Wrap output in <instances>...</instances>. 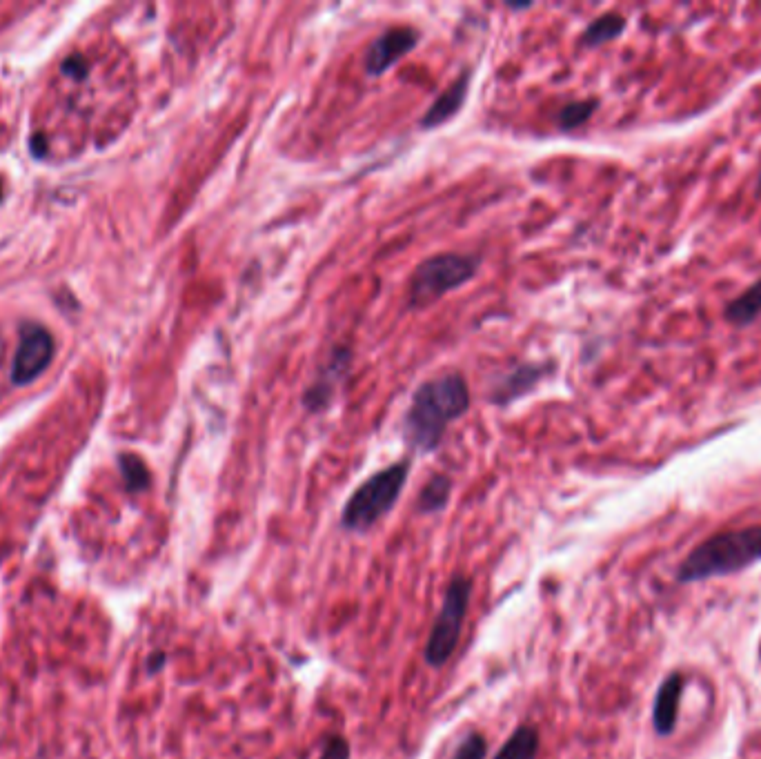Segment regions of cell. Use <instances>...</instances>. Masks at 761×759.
I'll return each instance as SVG.
<instances>
[{
  "label": "cell",
  "instance_id": "obj_1",
  "mask_svg": "<svg viewBox=\"0 0 761 759\" xmlns=\"http://www.w3.org/2000/svg\"><path fill=\"white\" fill-rule=\"evenodd\" d=\"M470 406V392L461 374H443L414 392L403 417V437L408 446L426 455L439 446L446 428Z\"/></svg>",
  "mask_w": 761,
  "mask_h": 759
},
{
  "label": "cell",
  "instance_id": "obj_2",
  "mask_svg": "<svg viewBox=\"0 0 761 759\" xmlns=\"http://www.w3.org/2000/svg\"><path fill=\"white\" fill-rule=\"evenodd\" d=\"M761 559V526L717 532L699 544L681 564L677 579L681 584L708 577L730 575L757 564Z\"/></svg>",
  "mask_w": 761,
  "mask_h": 759
},
{
  "label": "cell",
  "instance_id": "obj_3",
  "mask_svg": "<svg viewBox=\"0 0 761 759\" xmlns=\"http://www.w3.org/2000/svg\"><path fill=\"white\" fill-rule=\"evenodd\" d=\"M410 475V463L397 461L392 466L374 472L361 486L352 492L348 504L343 506L341 524L354 532L370 530L379 519H383L397 504L405 481Z\"/></svg>",
  "mask_w": 761,
  "mask_h": 759
},
{
  "label": "cell",
  "instance_id": "obj_4",
  "mask_svg": "<svg viewBox=\"0 0 761 759\" xmlns=\"http://www.w3.org/2000/svg\"><path fill=\"white\" fill-rule=\"evenodd\" d=\"M472 595V579L466 575H457L450 579L443 595V606L434 619L428 644H426V662L432 668H441L450 662V657L461 642L463 621L468 615Z\"/></svg>",
  "mask_w": 761,
  "mask_h": 759
},
{
  "label": "cell",
  "instance_id": "obj_5",
  "mask_svg": "<svg viewBox=\"0 0 761 759\" xmlns=\"http://www.w3.org/2000/svg\"><path fill=\"white\" fill-rule=\"evenodd\" d=\"M477 259L468 254H437L414 270L408 290L412 308L439 301L443 294L457 290L477 274Z\"/></svg>",
  "mask_w": 761,
  "mask_h": 759
},
{
  "label": "cell",
  "instance_id": "obj_6",
  "mask_svg": "<svg viewBox=\"0 0 761 759\" xmlns=\"http://www.w3.org/2000/svg\"><path fill=\"white\" fill-rule=\"evenodd\" d=\"M54 357V339L43 325L25 323L21 328V341L12 366V381L16 386H27L49 368Z\"/></svg>",
  "mask_w": 761,
  "mask_h": 759
},
{
  "label": "cell",
  "instance_id": "obj_7",
  "mask_svg": "<svg viewBox=\"0 0 761 759\" xmlns=\"http://www.w3.org/2000/svg\"><path fill=\"white\" fill-rule=\"evenodd\" d=\"M419 34L412 27H392L383 32L377 41L368 47L365 54V72L370 76H379L385 69H390L394 63L403 58L410 49L417 45Z\"/></svg>",
  "mask_w": 761,
  "mask_h": 759
},
{
  "label": "cell",
  "instance_id": "obj_8",
  "mask_svg": "<svg viewBox=\"0 0 761 759\" xmlns=\"http://www.w3.org/2000/svg\"><path fill=\"white\" fill-rule=\"evenodd\" d=\"M350 352L345 348L334 350L330 354V359L325 361L323 370L316 374V379L312 386L305 392V406H308L312 412H321L323 408L330 406L332 397L336 394V386L345 379V374L350 370Z\"/></svg>",
  "mask_w": 761,
  "mask_h": 759
},
{
  "label": "cell",
  "instance_id": "obj_9",
  "mask_svg": "<svg viewBox=\"0 0 761 759\" xmlns=\"http://www.w3.org/2000/svg\"><path fill=\"white\" fill-rule=\"evenodd\" d=\"M681 693H684V675H668L655 697V708H652V724L659 735H670L675 731Z\"/></svg>",
  "mask_w": 761,
  "mask_h": 759
},
{
  "label": "cell",
  "instance_id": "obj_10",
  "mask_svg": "<svg viewBox=\"0 0 761 759\" xmlns=\"http://www.w3.org/2000/svg\"><path fill=\"white\" fill-rule=\"evenodd\" d=\"M466 92H468V74H463L457 83H452L446 92H443L437 101L432 103L428 114L423 116V127L430 130V127H439L459 112V107L466 101Z\"/></svg>",
  "mask_w": 761,
  "mask_h": 759
},
{
  "label": "cell",
  "instance_id": "obj_11",
  "mask_svg": "<svg viewBox=\"0 0 761 759\" xmlns=\"http://www.w3.org/2000/svg\"><path fill=\"white\" fill-rule=\"evenodd\" d=\"M539 742L541 739L537 728L523 724L506 739V744L499 748L494 759H537Z\"/></svg>",
  "mask_w": 761,
  "mask_h": 759
},
{
  "label": "cell",
  "instance_id": "obj_12",
  "mask_svg": "<svg viewBox=\"0 0 761 759\" xmlns=\"http://www.w3.org/2000/svg\"><path fill=\"white\" fill-rule=\"evenodd\" d=\"M761 314V279L757 283L750 285L748 290L739 294L737 299L728 303L726 308V319L733 325H748L753 323Z\"/></svg>",
  "mask_w": 761,
  "mask_h": 759
},
{
  "label": "cell",
  "instance_id": "obj_13",
  "mask_svg": "<svg viewBox=\"0 0 761 759\" xmlns=\"http://www.w3.org/2000/svg\"><path fill=\"white\" fill-rule=\"evenodd\" d=\"M541 377V368L539 366H523L515 372H510L506 379H503L501 386L494 390L497 394H494V399H497L499 403H508L515 397H519V394H523L526 390H530L535 383L539 381Z\"/></svg>",
  "mask_w": 761,
  "mask_h": 759
},
{
  "label": "cell",
  "instance_id": "obj_14",
  "mask_svg": "<svg viewBox=\"0 0 761 759\" xmlns=\"http://www.w3.org/2000/svg\"><path fill=\"white\" fill-rule=\"evenodd\" d=\"M450 492H452V481L446 475H434L426 486H423L421 495H419V512L423 515H430V512H439L448 506L450 501Z\"/></svg>",
  "mask_w": 761,
  "mask_h": 759
},
{
  "label": "cell",
  "instance_id": "obj_15",
  "mask_svg": "<svg viewBox=\"0 0 761 759\" xmlns=\"http://www.w3.org/2000/svg\"><path fill=\"white\" fill-rule=\"evenodd\" d=\"M626 29V18L619 14H606L597 18L595 23H590L586 32H583V45L599 47L612 38H617Z\"/></svg>",
  "mask_w": 761,
  "mask_h": 759
},
{
  "label": "cell",
  "instance_id": "obj_16",
  "mask_svg": "<svg viewBox=\"0 0 761 759\" xmlns=\"http://www.w3.org/2000/svg\"><path fill=\"white\" fill-rule=\"evenodd\" d=\"M118 466H121L125 488L130 492H141L150 486V470H147L141 457L132 455V452H125V455L118 457Z\"/></svg>",
  "mask_w": 761,
  "mask_h": 759
},
{
  "label": "cell",
  "instance_id": "obj_17",
  "mask_svg": "<svg viewBox=\"0 0 761 759\" xmlns=\"http://www.w3.org/2000/svg\"><path fill=\"white\" fill-rule=\"evenodd\" d=\"M597 110V101H579V103H570L561 110L559 114V127L561 130H575V127L583 125L588 118L595 114Z\"/></svg>",
  "mask_w": 761,
  "mask_h": 759
},
{
  "label": "cell",
  "instance_id": "obj_18",
  "mask_svg": "<svg viewBox=\"0 0 761 759\" xmlns=\"http://www.w3.org/2000/svg\"><path fill=\"white\" fill-rule=\"evenodd\" d=\"M488 755V742L481 733L472 731L461 742L454 746V751L448 759H486Z\"/></svg>",
  "mask_w": 761,
  "mask_h": 759
},
{
  "label": "cell",
  "instance_id": "obj_19",
  "mask_svg": "<svg viewBox=\"0 0 761 759\" xmlns=\"http://www.w3.org/2000/svg\"><path fill=\"white\" fill-rule=\"evenodd\" d=\"M321 759H350V742L341 735L325 739Z\"/></svg>",
  "mask_w": 761,
  "mask_h": 759
},
{
  "label": "cell",
  "instance_id": "obj_20",
  "mask_svg": "<svg viewBox=\"0 0 761 759\" xmlns=\"http://www.w3.org/2000/svg\"><path fill=\"white\" fill-rule=\"evenodd\" d=\"M63 69H65V74H72L76 78H85L87 63L83 61L81 56H72V58H69V61L63 63Z\"/></svg>",
  "mask_w": 761,
  "mask_h": 759
},
{
  "label": "cell",
  "instance_id": "obj_21",
  "mask_svg": "<svg viewBox=\"0 0 761 759\" xmlns=\"http://www.w3.org/2000/svg\"><path fill=\"white\" fill-rule=\"evenodd\" d=\"M165 662H167L165 653H154L150 659H147V670H150V673H156V670H161L165 666Z\"/></svg>",
  "mask_w": 761,
  "mask_h": 759
},
{
  "label": "cell",
  "instance_id": "obj_22",
  "mask_svg": "<svg viewBox=\"0 0 761 759\" xmlns=\"http://www.w3.org/2000/svg\"><path fill=\"white\" fill-rule=\"evenodd\" d=\"M45 150H47V147H45V136L43 134L32 136V154L41 159V156H45Z\"/></svg>",
  "mask_w": 761,
  "mask_h": 759
},
{
  "label": "cell",
  "instance_id": "obj_23",
  "mask_svg": "<svg viewBox=\"0 0 761 759\" xmlns=\"http://www.w3.org/2000/svg\"><path fill=\"white\" fill-rule=\"evenodd\" d=\"M0 199H3V181H0Z\"/></svg>",
  "mask_w": 761,
  "mask_h": 759
},
{
  "label": "cell",
  "instance_id": "obj_24",
  "mask_svg": "<svg viewBox=\"0 0 761 759\" xmlns=\"http://www.w3.org/2000/svg\"><path fill=\"white\" fill-rule=\"evenodd\" d=\"M757 192L761 194V176H759V183H757Z\"/></svg>",
  "mask_w": 761,
  "mask_h": 759
}]
</instances>
